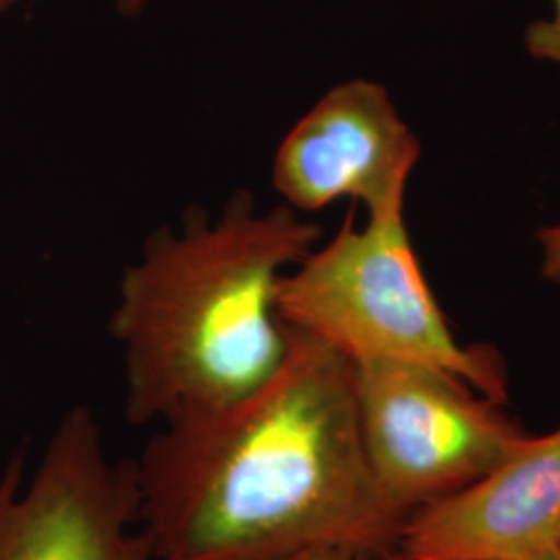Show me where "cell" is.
<instances>
[{
	"label": "cell",
	"instance_id": "1",
	"mask_svg": "<svg viewBox=\"0 0 560 560\" xmlns=\"http://www.w3.org/2000/svg\"><path fill=\"white\" fill-rule=\"evenodd\" d=\"M133 474L156 560H279L318 548L382 559L407 520L365 455L353 363L295 328L260 388L161 425Z\"/></svg>",
	"mask_w": 560,
	"mask_h": 560
},
{
	"label": "cell",
	"instance_id": "2",
	"mask_svg": "<svg viewBox=\"0 0 560 560\" xmlns=\"http://www.w3.org/2000/svg\"><path fill=\"white\" fill-rule=\"evenodd\" d=\"M320 237L298 210H261L245 189L217 217L187 208L179 229L154 231L125 268L110 318L129 421L166 425L260 388L289 349L280 279Z\"/></svg>",
	"mask_w": 560,
	"mask_h": 560
},
{
	"label": "cell",
	"instance_id": "3",
	"mask_svg": "<svg viewBox=\"0 0 560 560\" xmlns=\"http://www.w3.org/2000/svg\"><path fill=\"white\" fill-rule=\"evenodd\" d=\"M280 320L351 363L395 361L436 368L478 393L509 402V378L492 345H460L421 270L405 214H347L339 233L316 245L277 291Z\"/></svg>",
	"mask_w": 560,
	"mask_h": 560
},
{
	"label": "cell",
	"instance_id": "4",
	"mask_svg": "<svg viewBox=\"0 0 560 560\" xmlns=\"http://www.w3.org/2000/svg\"><path fill=\"white\" fill-rule=\"evenodd\" d=\"M363 448L407 517L492 471L529 436L504 405L428 365L353 363Z\"/></svg>",
	"mask_w": 560,
	"mask_h": 560
},
{
	"label": "cell",
	"instance_id": "5",
	"mask_svg": "<svg viewBox=\"0 0 560 560\" xmlns=\"http://www.w3.org/2000/svg\"><path fill=\"white\" fill-rule=\"evenodd\" d=\"M21 455L0 476V560H156L140 525L133 463H115L101 423L73 407L34 474Z\"/></svg>",
	"mask_w": 560,
	"mask_h": 560
},
{
	"label": "cell",
	"instance_id": "6",
	"mask_svg": "<svg viewBox=\"0 0 560 560\" xmlns=\"http://www.w3.org/2000/svg\"><path fill=\"white\" fill-rule=\"evenodd\" d=\"M420 154L386 88L355 78L328 90L289 129L272 161V187L298 212L353 200L368 219L395 217L405 214Z\"/></svg>",
	"mask_w": 560,
	"mask_h": 560
},
{
	"label": "cell",
	"instance_id": "7",
	"mask_svg": "<svg viewBox=\"0 0 560 560\" xmlns=\"http://www.w3.org/2000/svg\"><path fill=\"white\" fill-rule=\"evenodd\" d=\"M397 548L418 560H538L560 548V425L529 434L465 490L413 511Z\"/></svg>",
	"mask_w": 560,
	"mask_h": 560
},
{
	"label": "cell",
	"instance_id": "8",
	"mask_svg": "<svg viewBox=\"0 0 560 560\" xmlns=\"http://www.w3.org/2000/svg\"><path fill=\"white\" fill-rule=\"evenodd\" d=\"M555 2V18L534 21L525 30V48L538 60H550L560 65V0Z\"/></svg>",
	"mask_w": 560,
	"mask_h": 560
},
{
	"label": "cell",
	"instance_id": "9",
	"mask_svg": "<svg viewBox=\"0 0 560 560\" xmlns=\"http://www.w3.org/2000/svg\"><path fill=\"white\" fill-rule=\"evenodd\" d=\"M536 240L541 249V277L560 284V224L544 226Z\"/></svg>",
	"mask_w": 560,
	"mask_h": 560
},
{
	"label": "cell",
	"instance_id": "10",
	"mask_svg": "<svg viewBox=\"0 0 560 560\" xmlns=\"http://www.w3.org/2000/svg\"><path fill=\"white\" fill-rule=\"evenodd\" d=\"M279 560H381L378 557L355 552V550H342V548H318V550H305L291 557Z\"/></svg>",
	"mask_w": 560,
	"mask_h": 560
},
{
	"label": "cell",
	"instance_id": "11",
	"mask_svg": "<svg viewBox=\"0 0 560 560\" xmlns=\"http://www.w3.org/2000/svg\"><path fill=\"white\" fill-rule=\"evenodd\" d=\"M115 2H117L120 15H125V18H138L148 4V0H115Z\"/></svg>",
	"mask_w": 560,
	"mask_h": 560
},
{
	"label": "cell",
	"instance_id": "12",
	"mask_svg": "<svg viewBox=\"0 0 560 560\" xmlns=\"http://www.w3.org/2000/svg\"><path fill=\"white\" fill-rule=\"evenodd\" d=\"M381 560H418L413 559V557H409V555H405V552H400L399 548H395V550H390L388 555H384Z\"/></svg>",
	"mask_w": 560,
	"mask_h": 560
},
{
	"label": "cell",
	"instance_id": "13",
	"mask_svg": "<svg viewBox=\"0 0 560 560\" xmlns=\"http://www.w3.org/2000/svg\"><path fill=\"white\" fill-rule=\"evenodd\" d=\"M18 4H20V0H0V13H7Z\"/></svg>",
	"mask_w": 560,
	"mask_h": 560
},
{
	"label": "cell",
	"instance_id": "14",
	"mask_svg": "<svg viewBox=\"0 0 560 560\" xmlns=\"http://www.w3.org/2000/svg\"><path fill=\"white\" fill-rule=\"evenodd\" d=\"M538 560H560V548L552 550V552H548V555H544V557H540Z\"/></svg>",
	"mask_w": 560,
	"mask_h": 560
}]
</instances>
